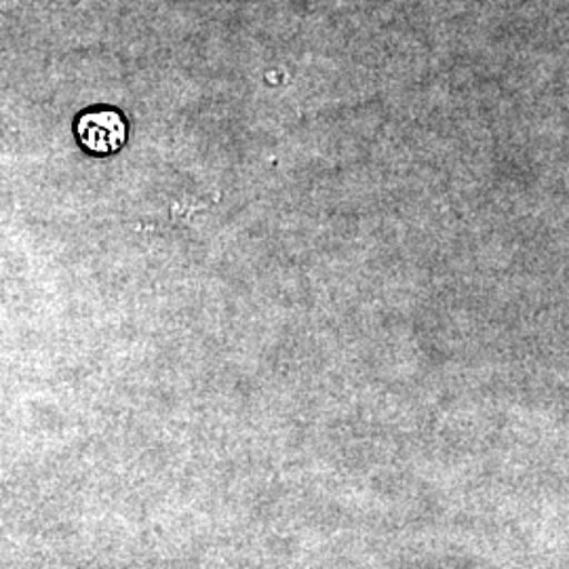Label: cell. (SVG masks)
I'll return each mask as SVG.
<instances>
[{
	"instance_id": "obj_1",
	"label": "cell",
	"mask_w": 569,
	"mask_h": 569,
	"mask_svg": "<svg viewBox=\"0 0 569 569\" xmlns=\"http://www.w3.org/2000/svg\"><path fill=\"white\" fill-rule=\"evenodd\" d=\"M72 133L84 154L106 159L124 148L129 124L114 106H89L74 117Z\"/></svg>"
}]
</instances>
